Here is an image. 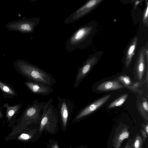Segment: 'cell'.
Listing matches in <instances>:
<instances>
[{
    "mask_svg": "<svg viewBox=\"0 0 148 148\" xmlns=\"http://www.w3.org/2000/svg\"><path fill=\"white\" fill-rule=\"evenodd\" d=\"M140 128L120 124L112 129L108 139L107 148H121L125 139L134 138Z\"/></svg>",
    "mask_w": 148,
    "mask_h": 148,
    "instance_id": "obj_1",
    "label": "cell"
},
{
    "mask_svg": "<svg viewBox=\"0 0 148 148\" xmlns=\"http://www.w3.org/2000/svg\"><path fill=\"white\" fill-rule=\"evenodd\" d=\"M21 73L29 80L52 87L56 81L50 73L40 67L29 63H23L20 66Z\"/></svg>",
    "mask_w": 148,
    "mask_h": 148,
    "instance_id": "obj_2",
    "label": "cell"
},
{
    "mask_svg": "<svg viewBox=\"0 0 148 148\" xmlns=\"http://www.w3.org/2000/svg\"><path fill=\"white\" fill-rule=\"evenodd\" d=\"M53 99L50 98L44 106L40 121V132L46 130L49 132H54L58 126L59 119L57 110L52 104Z\"/></svg>",
    "mask_w": 148,
    "mask_h": 148,
    "instance_id": "obj_3",
    "label": "cell"
},
{
    "mask_svg": "<svg viewBox=\"0 0 148 148\" xmlns=\"http://www.w3.org/2000/svg\"><path fill=\"white\" fill-rule=\"evenodd\" d=\"M92 29L91 26L88 25L78 28L66 41V49L69 51L72 52L77 49L83 47L88 40Z\"/></svg>",
    "mask_w": 148,
    "mask_h": 148,
    "instance_id": "obj_4",
    "label": "cell"
},
{
    "mask_svg": "<svg viewBox=\"0 0 148 148\" xmlns=\"http://www.w3.org/2000/svg\"><path fill=\"white\" fill-rule=\"evenodd\" d=\"M58 111L59 121L63 128H66L69 117L73 112L74 105L70 100L58 96Z\"/></svg>",
    "mask_w": 148,
    "mask_h": 148,
    "instance_id": "obj_5",
    "label": "cell"
},
{
    "mask_svg": "<svg viewBox=\"0 0 148 148\" xmlns=\"http://www.w3.org/2000/svg\"><path fill=\"white\" fill-rule=\"evenodd\" d=\"M46 102H39L37 100H36L27 109L23 117L26 124L32 123H39L42 112Z\"/></svg>",
    "mask_w": 148,
    "mask_h": 148,
    "instance_id": "obj_6",
    "label": "cell"
},
{
    "mask_svg": "<svg viewBox=\"0 0 148 148\" xmlns=\"http://www.w3.org/2000/svg\"><path fill=\"white\" fill-rule=\"evenodd\" d=\"M101 1V0L88 1L66 18L64 21V24H68L76 21L88 13Z\"/></svg>",
    "mask_w": 148,
    "mask_h": 148,
    "instance_id": "obj_7",
    "label": "cell"
},
{
    "mask_svg": "<svg viewBox=\"0 0 148 148\" xmlns=\"http://www.w3.org/2000/svg\"><path fill=\"white\" fill-rule=\"evenodd\" d=\"M110 96L111 95H107L80 110L74 117L72 122L79 121L89 115L104 103Z\"/></svg>",
    "mask_w": 148,
    "mask_h": 148,
    "instance_id": "obj_8",
    "label": "cell"
},
{
    "mask_svg": "<svg viewBox=\"0 0 148 148\" xmlns=\"http://www.w3.org/2000/svg\"><path fill=\"white\" fill-rule=\"evenodd\" d=\"M95 57L90 58L88 59L81 67L78 68L74 83L75 89L78 87L81 81L89 72L91 68L96 62Z\"/></svg>",
    "mask_w": 148,
    "mask_h": 148,
    "instance_id": "obj_9",
    "label": "cell"
},
{
    "mask_svg": "<svg viewBox=\"0 0 148 148\" xmlns=\"http://www.w3.org/2000/svg\"><path fill=\"white\" fill-rule=\"evenodd\" d=\"M25 84L34 94L48 96L53 91L51 87L41 83L29 81L25 82Z\"/></svg>",
    "mask_w": 148,
    "mask_h": 148,
    "instance_id": "obj_10",
    "label": "cell"
},
{
    "mask_svg": "<svg viewBox=\"0 0 148 148\" xmlns=\"http://www.w3.org/2000/svg\"><path fill=\"white\" fill-rule=\"evenodd\" d=\"M124 86L116 81H109L99 84L96 89L100 91L113 90L123 88Z\"/></svg>",
    "mask_w": 148,
    "mask_h": 148,
    "instance_id": "obj_11",
    "label": "cell"
},
{
    "mask_svg": "<svg viewBox=\"0 0 148 148\" xmlns=\"http://www.w3.org/2000/svg\"><path fill=\"white\" fill-rule=\"evenodd\" d=\"M137 40V38H135L130 44L127 49L125 60V65L127 67L129 65L132 58L134 55Z\"/></svg>",
    "mask_w": 148,
    "mask_h": 148,
    "instance_id": "obj_12",
    "label": "cell"
},
{
    "mask_svg": "<svg viewBox=\"0 0 148 148\" xmlns=\"http://www.w3.org/2000/svg\"><path fill=\"white\" fill-rule=\"evenodd\" d=\"M145 51H142L140 53L137 65V73L139 79H141L144 72L145 67L144 55Z\"/></svg>",
    "mask_w": 148,
    "mask_h": 148,
    "instance_id": "obj_13",
    "label": "cell"
},
{
    "mask_svg": "<svg viewBox=\"0 0 148 148\" xmlns=\"http://www.w3.org/2000/svg\"><path fill=\"white\" fill-rule=\"evenodd\" d=\"M127 97V94L123 95L111 103L108 106V108H110L121 106L125 101Z\"/></svg>",
    "mask_w": 148,
    "mask_h": 148,
    "instance_id": "obj_14",
    "label": "cell"
},
{
    "mask_svg": "<svg viewBox=\"0 0 148 148\" xmlns=\"http://www.w3.org/2000/svg\"><path fill=\"white\" fill-rule=\"evenodd\" d=\"M139 133H137L134 138L133 148H142L143 142L142 137Z\"/></svg>",
    "mask_w": 148,
    "mask_h": 148,
    "instance_id": "obj_15",
    "label": "cell"
},
{
    "mask_svg": "<svg viewBox=\"0 0 148 148\" xmlns=\"http://www.w3.org/2000/svg\"><path fill=\"white\" fill-rule=\"evenodd\" d=\"M19 108L18 105L7 107V116L8 120L10 119L16 112Z\"/></svg>",
    "mask_w": 148,
    "mask_h": 148,
    "instance_id": "obj_16",
    "label": "cell"
},
{
    "mask_svg": "<svg viewBox=\"0 0 148 148\" xmlns=\"http://www.w3.org/2000/svg\"><path fill=\"white\" fill-rule=\"evenodd\" d=\"M0 88L3 92L10 94L14 95V91L9 86L0 81Z\"/></svg>",
    "mask_w": 148,
    "mask_h": 148,
    "instance_id": "obj_17",
    "label": "cell"
},
{
    "mask_svg": "<svg viewBox=\"0 0 148 148\" xmlns=\"http://www.w3.org/2000/svg\"><path fill=\"white\" fill-rule=\"evenodd\" d=\"M134 138H132L126 140L121 148H133Z\"/></svg>",
    "mask_w": 148,
    "mask_h": 148,
    "instance_id": "obj_18",
    "label": "cell"
},
{
    "mask_svg": "<svg viewBox=\"0 0 148 148\" xmlns=\"http://www.w3.org/2000/svg\"><path fill=\"white\" fill-rule=\"evenodd\" d=\"M147 6L144 14L143 21L144 24L147 25L148 24V3L147 2Z\"/></svg>",
    "mask_w": 148,
    "mask_h": 148,
    "instance_id": "obj_19",
    "label": "cell"
},
{
    "mask_svg": "<svg viewBox=\"0 0 148 148\" xmlns=\"http://www.w3.org/2000/svg\"><path fill=\"white\" fill-rule=\"evenodd\" d=\"M119 79L126 85H129L130 83V79L128 76H121L119 77Z\"/></svg>",
    "mask_w": 148,
    "mask_h": 148,
    "instance_id": "obj_20",
    "label": "cell"
},
{
    "mask_svg": "<svg viewBox=\"0 0 148 148\" xmlns=\"http://www.w3.org/2000/svg\"><path fill=\"white\" fill-rule=\"evenodd\" d=\"M32 137L31 135L23 133L21 134L18 137V139L23 140H27Z\"/></svg>",
    "mask_w": 148,
    "mask_h": 148,
    "instance_id": "obj_21",
    "label": "cell"
},
{
    "mask_svg": "<svg viewBox=\"0 0 148 148\" xmlns=\"http://www.w3.org/2000/svg\"><path fill=\"white\" fill-rule=\"evenodd\" d=\"M140 131L141 133V135L143 139V142H145L147 138L148 135L145 131L143 129L140 128Z\"/></svg>",
    "mask_w": 148,
    "mask_h": 148,
    "instance_id": "obj_22",
    "label": "cell"
},
{
    "mask_svg": "<svg viewBox=\"0 0 148 148\" xmlns=\"http://www.w3.org/2000/svg\"><path fill=\"white\" fill-rule=\"evenodd\" d=\"M142 105L144 109L147 111L148 110V104L147 102L146 101L143 102Z\"/></svg>",
    "mask_w": 148,
    "mask_h": 148,
    "instance_id": "obj_23",
    "label": "cell"
},
{
    "mask_svg": "<svg viewBox=\"0 0 148 148\" xmlns=\"http://www.w3.org/2000/svg\"><path fill=\"white\" fill-rule=\"evenodd\" d=\"M143 128L146 132L147 135H148V124H147L143 126Z\"/></svg>",
    "mask_w": 148,
    "mask_h": 148,
    "instance_id": "obj_24",
    "label": "cell"
},
{
    "mask_svg": "<svg viewBox=\"0 0 148 148\" xmlns=\"http://www.w3.org/2000/svg\"><path fill=\"white\" fill-rule=\"evenodd\" d=\"M50 148H59V147L57 143H55L51 146Z\"/></svg>",
    "mask_w": 148,
    "mask_h": 148,
    "instance_id": "obj_25",
    "label": "cell"
},
{
    "mask_svg": "<svg viewBox=\"0 0 148 148\" xmlns=\"http://www.w3.org/2000/svg\"><path fill=\"white\" fill-rule=\"evenodd\" d=\"M74 148H86V146L84 147L83 146H81L78 147Z\"/></svg>",
    "mask_w": 148,
    "mask_h": 148,
    "instance_id": "obj_26",
    "label": "cell"
},
{
    "mask_svg": "<svg viewBox=\"0 0 148 148\" xmlns=\"http://www.w3.org/2000/svg\"><path fill=\"white\" fill-rule=\"evenodd\" d=\"M138 84V83H136V84H134V85L135 86H137Z\"/></svg>",
    "mask_w": 148,
    "mask_h": 148,
    "instance_id": "obj_27",
    "label": "cell"
},
{
    "mask_svg": "<svg viewBox=\"0 0 148 148\" xmlns=\"http://www.w3.org/2000/svg\"><path fill=\"white\" fill-rule=\"evenodd\" d=\"M1 111L0 110V117L1 116Z\"/></svg>",
    "mask_w": 148,
    "mask_h": 148,
    "instance_id": "obj_28",
    "label": "cell"
}]
</instances>
